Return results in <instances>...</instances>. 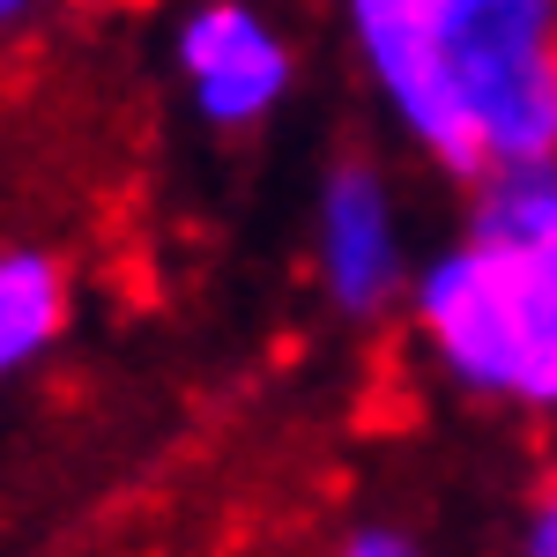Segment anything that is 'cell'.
I'll list each match as a JSON object with an SVG mask.
<instances>
[{
    "label": "cell",
    "instance_id": "obj_1",
    "mask_svg": "<svg viewBox=\"0 0 557 557\" xmlns=\"http://www.w3.org/2000/svg\"><path fill=\"white\" fill-rule=\"evenodd\" d=\"M394 127L483 178L557 164V0H343Z\"/></svg>",
    "mask_w": 557,
    "mask_h": 557
},
{
    "label": "cell",
    "instance_id": "obj_2",
    "mask_svg": "<svg viewBox=\"0 0 557 557\" xmlns=\"http://www.w3.org/2000/svg\"><path fill=\"white\" fill-rule=\"evenodd\" d=\"M417 335L461 394L557 409V260L446 246L417 275Z\"/></svg>",
    "mask_w": 557,
    "mask_h": 557
},
{
    "label": "cell",
    "instance_id": "obj_3",
    "mask_svg": "<svg viewBox=\"0 0 557 557\" xmlns=\"http://www.w3.org/2000/svg\"><path fill=\"white\" fill-rule=\"evenodd\" d=\"M172 67L186 83V104L215 134H246L275 120V104L290 97L298 52L253 0H194L172 30Z\"/></svg>",
    "mask_w": 557,
    "mask_h": 557
},
{
    "label": "cell",
    "instance_id": "obj_4",
    "mask_svg": "<svg viewBox=\"0 0 557 557\" xmlns=\"http://www.w3.org/2000/svg\"><path fill=\"white\" fill-rule=\"evenodd\" d=\"M320 283L327 305L349 320H380L401 290V223H394V186L380 164L349 157L320 186Z\"/></svg>",
    "mask_w": 557,
    "mask_h": 557
},
{
    "label": "cell",
    "instance_id": "obj_5",
    "mask_svg": "<svg viewBox=\"0 0 557 557\" xmlns=\"http://www.w3.org/2000/svg\"><path fill=\"white\" fill-rule=\"evenodd\" d=\"M67 327V268L38 246H0V380L38 364Z\"/></svg>",
    "mask_w": 557,
    "mask_h": 557
},
{
    "label": "cell",
    "instance_id": "obj_6",
    "mask_svg": "<svg viewBox=\"0 0 557 557\" xmlns=\"http://www.w3.org/2000/svg\"><path fill=\"white\" fill-rule=\"evenodd\" d=\"M469 238L520 260H557V164H498L475 178Z\"/></svg>",
    "mask_w": 557,
    "mask_h": 557
},
{
    "label": "cell",
    "instance_id": "obj_7",
    "mask_svg": "<svg viewBox=\"0 0 557 557\" xmlns=\"http://www.w3.org/2000/svg\"><path fill=\"white\" fill-rule=\"evenodd\" d=\"M520 557H557V483L535 498V513H528V535H520Z\"/></svg>",
    "mask_w": 557,
    "mask_h": 557
},
{
    "label": "cell",
    "instance_id": "obj_8",
    "mask_svg": "<svg viewBox=\"0 0 557 557\" xmlns=\"http://www.w3.org/2000/svg\"><path fill=\"white\" fill-rule=\"evenodd\" d=\"M343 557H417V543L394 535V528H357V535L343 543Z\"/></svg>",
    "mask_w": 557,
    "mask_h": 557
},
{
    "label": "cell",
    "instance_id": "obj_9",
    "mask_svg": "<svg viewBox=\"0 0 557 557\" xmlns=\"http://www.w3.org/2000/svg\"><path fill=\"white\" fill-rule=\"evenodd\" d=\"M52 0H0V38H15V30H30Z\"/></svg>",
    "mask_w": 557,
    "mask_h": 557
}]
</instances>
